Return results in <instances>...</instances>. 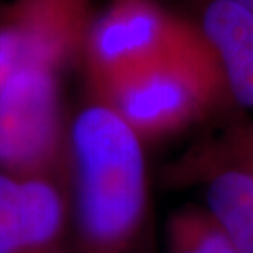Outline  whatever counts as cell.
<instances>
[{
	"label": "cell",
	"instance_id": "obj_10",
	"mask_svg": "<svg viewBox=\"0 0 253 253\" xmlns=\"http://www.w3.org/2000/svg\"><path fill=\"white\" fill-rule=\"evenodd\" d=\"M0 253H22L18 181L0 173Z\"/></svg>",
	"mask_w": 253,
	"mask_h": 253
},
{
	"label": "cell",
	"instance_id": "obj_6",
	"mask_svg": "<svg viewBox=\"0 0 253 253\" xmlns=\"http://www.w3.org/2000/svg\"><path fill=\"white\" fill-rule=\"evenodd\" d=\"M176 176H197L211 219L240 253H253V166L209 146L181 161Z\"/></svg>",
	"mask_w": 253,
	"mask_h": 253
},
{
	"label": "cell",
	"instance_id": "obj_9",
	"mask_svg": "<svg viewBox=\"0 0 253 253\" xmlns=\"http://www.w3.org/2000/svg\"><path fill=\"white\" fill-rule=\"evenodd\" d=\"M165 253H240L204 207L174 211L165 225Z\"/></svg>",
	"mask_w": 253,
	"mask_h": 253
},
{
	"label": "cell",
	"instance_id": "obj_12",
	"mask_svg": "<svg viewBox=\"0 0 253 253\" xmlns=\"http://www.w3.org/2000/svg\"><path fill=\"white\" fill-rule=\"evenodd\" d=\"M234 2L240 3V5H244V7H247V8L252 10V12H253V0H234Z\"/></svg>",
	"mask_w": 253,
	"mask_h": 253
},
{
	"label": "cell",
	"instance_id": "obj_5",
	"mask_svg": "<svg viewBox=\"0 0 253 253\" xmlns=\"http://www.w3.org/2000/svg\"><path fill=\"white\" fill-rule=\"evenodd\" d=\"M90 0H12L0 7V87L30 66L63 69L83 56Z\"/></svg>",
	"mask_w": 253,
	"mask_h": 253
},
{
	"label": "cell",
	"instance_id": "obj_2",
	"mask_svg": "<svg viewBox=\"0 0 253 253\" xmlns=\"http://www.w3.org/2000/svg\"><path fill=\"white\" fill-rule=\"evenodd\" d=\"M89 95L114 109L146 143L202 119L225 95V87L201 35L165 56L89 85Z\"/></svg>",
	"mask_w": 253,
	"mask_h": 253
},
{
	"label": "cell",
	"instance_id": "obj_4",
	"mask_svg": "<svg viewBox=\"0 0 253 253\" xmlns=\"http://www.w3.org/2000/svg\"><path fill=\"white\" fill-rule=\"evenodd\" d=\"M196 23L169 13L155 0H112L92 18L83 58L87 83L97 84L192 43Z\"/></svg>",
	"mask_w": 253,
	"mask_h": 253
},
{
	"label": "cell",
	"instance_id": "obj_1",
	"mask_svg": "<svg viewBox=\"0 0 253 253\" xmlns=\"http://www.w3.org/2000/svg\"><path fill=\"white\" fill-rule=\"evenodd\" d=\"M68 253H158L145 143L89 95L69 120Z\"/></svg>",
	"mask_w": 253,
	"mask_h": 253
},
{
	"label": "cell",
	"instance_id": "obj_3",
	"mask_svg": "<svg viewBox=\"0 0 253 253\" xmlns=\"http://www.w3.org/2000/svg\"><path fill=\"white\" fill-rule=\"evenodd\" d=\"M69 120L61 73L30 66L0 87V173L17 181L64 178Z\"/></svg>",
	"mask_w": 253,
	"mask_h": 253
},
{
	"label": "cell",
	"instance_id": "obj_11",
	"mask_svg": "<svg viewBox=\"0 0 253 253\" xmlns=\"http://www.w3.org/2000/svg\"><path fill=\"white\" fill-rule=\"evenodd\" d=\"M214 146L230 158L253 166V120L230 130L225 138Z\"/></svg>",
	"mask_w": 253,
	"mask_h": 253
},
{
	"label": "cell",
	"instance_id": "obj_7",
	"mask_svg": "<svg viewBox=\"0 0 253 253\" xmlns=\"http://www.w3.org/2000/svg\"><path fill=\"white\" fill-rule=\"evenodd\" d=\"M196 25L219 64L225 95L253 109V12L234 0H209Z\"/></svg>",
	"mask_w": 253,
	"mask_h": 253
},
{
	"label": "cell",
	"instance_id": "obj_8",
	"mask_svg": "<svg viewBox=\"0 0 253 253\" xmlns=\"http://www.w3.org/2000/svg\"><path fill=\"white\" fill-rule=\"evenodd\" d=\"M22 253H68L64 178L18 181Z\"/></svg>",
	"mask_w": 253,
	"mask_h": 253
}]
</instances>
